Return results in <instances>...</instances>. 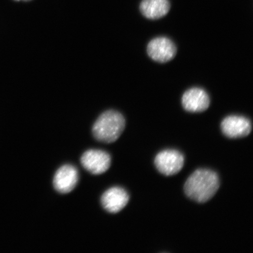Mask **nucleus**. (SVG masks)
Here are the masks:
<instances>
[{
	"instance_id": "obj_4",
	"label": "nucleus",
	"mask_w": 253,
	"mask_h": 253,
	"mask_svg": "<svg viewBox=\"0 0 253 253\" xmlns=\"http://www.w3.org/2000/svg\"><path fill=\"white\" fill-rule=\"evenodd\" d=\"M154 163L158 171L164 175L171 176L182 169L184 157L178 151L166 150L157 155Z\"/></svg>"
},
{
	"instance_id": "obj_8",
	"label": "nucleus",
	"mask_w": 253,
	"mask_h": 253,
	"mask_svg": "<svg viewBox=\"0 0 253 253\" xmlns=\"http://www.w3.org/2000/svg\"><path fill=\"white\" fill-rule=\"evenodd\" d=\"M79 174L77 169L71 165L63 166L57 170L53 185L57 192L66 194L70 193L77 186Z\"/></svg>"
},
{
	"instance_id": "obj_2",
	"label": "nucleus",
	"mask_w": 253,
	"mask_h": 253,
	"mask_svg": "<svg viewBox=\"0 0 253 253\" xmlns=\"http://www.w3.org/2000/svg\"><path fill=\"white\" fill-rule=\"evenodd\" d=\"M126 127V119L121 113L109 110L101 114L92 127V133L97 141L112 143L118 140Z\"/></svg>"
},
{
	"instance_id": "obj_10",
	"label": "nucleus",
	"mask_w": 253,
	"mask_h": 253,
	"mask_svg": "<svg viewBox=\"0 0 253 253\" xmlns=\"http://www.w3.org/2000/svg\"><path fill=\"white\" fill-rule=\"evenodd\" d=\"M170 7L169 0H142L140 9L142 15L150 20H158L166 16Z\"/></svg>"
},
{
	"instance_id": "obj_5",
	"label": "nucleus",
	"mask_w": 253,
	"mask_h": 253,
	"mask_svg": "<svg viewBox=\"0 0 253 253\" xmlns=\"http://www.w3.org/2000/svg\"><path fill=\"white\" fill-rule=\"evenodd\" d=\"M81 162L88 172L93 175H100L109 169L112 160L110 155L105 151L90 150L82 155Z\"/></svg>"
},
{
	"instance_id": "obj_3",
	"label": "nucleus",
	"mask_w": 253,
	"mask_h": 253,
	"mask_svg": "<svg viewBox=\"0 0 253 253\" xmlns=\"http://www.w3.org/2000/svg\"><path fill=\"white\" fill-rule=\"evenodd\" d=\"M147 54L153 61L161 63L171 61L176 55L175 43L166 37H158L151 40L148 43Z\"/></svg>"
},
{
	"instance_id": "obj_1",
	"label": "nucleus",
	"mask_w": 253,
	"mask_h": 253,
	"mask_svg": "<svg viewBox=\"0 0 253 253\" xmlns=\"http://www.w3.org/2000/svg\"><path fill=\"white\" fill-rule=\"evenodd\" d=\"M219 186V176L216 172L210 169H199L186 180L184 191L192 200L205 203L216 194Z\"/></svg>"
},
{
	"instance_id": "obj_9",
	"label": "nucleus",
	"mask_w": 253,
	"mask_h": 253,
	"mask_svg": "<svg viewBox=\"0 0 253 253\" xmlns=\"http://www.w3.org/2000/svg\"><path fill=\"white\" fill-rule=\"evenodd\" d=\"M129 195L125 189L120 187L110 188L102 195L101 203L106 211L117 213L121 211L129 201Z\"/></svg>"
},
{
	"instance_id": "obj_6",
	"label": "nucleus",
	"mask_w": 253,
	"mask_h": 253,
	"mask_svg": "<svg viewBox=\"0 0 253 253\" xmlns=\"http://www.w3.org/2000/svg\"><path fill=\"white\" fill-rule=\"evenodd\" d=\"M220 126L223 134L230 138L246 137L252 129L251 120L239 115L227 116L221 122Z\"/></svg>"
},
{
	"instance_id": "obj_11",
	"label": "nucleus",
	"mask_w": 253,
	"mask_h": 253,
	"mask_svg": "<svg viewBox=\"0 0 253 253\" xmlns=\"http://www.w3.org/2000/svg\"><path fill=\"white\" fill-rule=\"evenodd\" d=\"M14 1H31V0H14Z\"/></svg>"
},
{
	"instance_id": "obj_7",
	"label": "nucleus",
	"mask_w": 253,
	"mask_h": 253,
	"mask_svg": "<svg viewBox=\"0 0 253 253\" xmlns=\"http://www.w3.org/2000/svg\"><path fill=\"white\" fill-rule=\"evenodd\" d=\"M210 96L204 88L192 87L183 93L182 105L186 112L201 113L207 110L210 106Z\"/></svg>"
}]
</instances>
